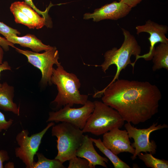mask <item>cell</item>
I'll list each match as a JSON object with an SVG mask.
<instances>
[{
  "label": "cell",
  "instance_id": "6da1fadb",
  "mask_svg": "<svg viewBox=\"0 0 168 168\" xmlns=\"http://www.w3.org/2000/svg\"><path fill=\"white\" fill-rule=\"evenodd\" d=\"M102 95V102L116 110L125 121L134 125L157 114L162 98L157 86L149 82L119 79L93 96Z\"/></svg>",
  "mask_w": 168,
  "mask_h": 168
},
{
  "label": "cell",
  "instance_id": "7a4b0ae2",
  "mask_svg": "<svg viewBox=\"0 0 168 168\" xmlns=\"http://www.w3.org/2000/svg\"><path fill=\"white\" fill-rule=\"evenodd\" d=\"M53 68L51 81L56 86L58 92L51 103L56 104V108L68 105H84L88 100V96L81 94L79 89L81 83L74 73L66 71L61 63Z\"/></svg>",
  "mask_w": 168,
  "mask_h": 168
},
{
  "label": "cell",
  "instance_id": "3957f363",
  "mask_svg": "<svg viewBox=\"0 0 168 168\" xmlns=\"http://www.w3.org/2000/svg\"><path fill=\"white\" fill-rule=\"evenodd\" d=\"M124 37V41L121 47L118 49L114 47L106 51L104 54V60L100 65H95L100 67L105 73L109 67L115 65L117 68L115 74L110 85L119 79L121 71L125 69L129 64L132 65L131 57H135L141 54V48L135 37L128 30L121 28Z\"/></svg>",
  "mask_w": 168,
  "mask_h": 168
},
{
  "label": "cell",
  "instance_id": "277c9868",
  "mask_svg": "<svg viewBox=\"0 0 168 168\" xmlns=\"http://www.w3.org/2000/svg\"><path fill=\"white\" fill-rule=\"evenodd\" d=\"M94 110L82 129L83 133L103 135L115 128H121L125 121L115 110L98 100L94 101Z\"/></svg>",
  "mask_w": 168,
  "mask_h": 168
},
{
  "label": "cell",
  "instance_id": "5b68a950",
  "mask_svg": "<svg viewBox=\"0 0 168 168\" xmlns=\"http://www.w3.org/2000/svg\"><path fill=\"white\" fill-rule=\"evenodd\" d=\"M52 135L57 138L58 154L55 159L64 163L76 156L83 138L82 130L68 123L63 122L52 126Z\"/></svg>",
  "mask_w": 168,
  "mask_h": 168
},
{
  "label": "cell",
  "instance_id": "8992f818",
  "mask_svg": "<svg viewBox=\"0 0 168 168\" xmlns=\"http://www.w3.org/2000/svg\"><path fill=\"white\" fill-rule=\"evenodd\" d=\"M54 125V122H50L41 132L29 136L27 130L23 129L16 136V140L19 146L15 149L16 156L21 159L26 168H31L44 135L47 130Z\"/></svg>",
  "mask_w": 168,
  "mask_h": 168
},
{
  "label": "cell",
  "instance_id": "52a82bcc",
  "mask_svg": "<svg viewBox=\"0 0 168 168\" xmlns=\"http://www.w3.org/2000/svg\"><path fill=\"white\" fill-rule=\"evenodd\" d=\"M15 49L16 51L25 55L29 63L40 71L42 77L40 82L42 85H52L51 79L53 66L61 63L58 61L59 53L55 47L42 53L23 50L16 47Z\"/></svg>",
  "mask_w": 168,
  "mask_h": 168
},
{
  "label": "cell",
  "instance_id": "ba28073f",
  "mask_svg": "<svg viewBox=\"0 0 168 168\" xmlns=\"http://www.w3.org/2000/svg\"><path fill=\"white\" fill-rule=\"evenodd\" d=\"M158 122L153 123L147 128L138 129L132 126L131 123L127 122L124 125L129 138H132L134 142L131 145L135 149L134 154L131 156L132 160H134L138 154L142 152H148L152 154H156L157 145L153 140L150 141L151 133L156 130L168 127L166 124L157 125Z\"/></svg>",
  "mask_w": 168,
  "mask_h": 168
},
{
  "label": "cell",
  "instance_id": "9c48e42d",
  "mask_svg": "<svg viewBox=\"0 0 168 168\" xmlns=\"http://www.w3.org/2000/svg\"><path fill=\"white\" fill-rule=\"evenodd\" d=\"M94 107V102L88 100L82 106L78 108L66 105L55 111L49 112L46 122H66L82 129Z\"/></svg>",
  "mask_w": 168,
  "mask_h": 168
},
{
  "label": "cell",
  "instance_id": "30bf717a",
  "mask_svg": "<svg viewBox=\"0 0 168 168\" xmlns=\"http://www.w3.org/2000/svg\"><path fill=\"white\" fill-rule=\"evenodd\" d=\"M136 34L138 35L142 32H147L150 35L148 38L150 46L149 52L142 55L136 56V59L131 65L134 69L135 64L138 59L143 58L146 61L152 59L155 49V44L158 42L168 43V39L166 35L168 31V27L166 25L159 24L149 20L142 25L137 26L136 27Z\"/></svg>",
  "mask_w": 168,
  "mask_h": 168
},
{
  "label": "cell",
  "instance_id": "8fae6325",
  "mask_svg": "<svg viewBox=\"0 0 168 168\" xmlns=\"http://www.w3.org/2000/svg\"><path fill=\"white\" fill-rule=\"evenodd\" d=\"M132 8L122 1H114L95 9L92 13H85L83 18L92 19L93 21L96 22L105 19L117 20L126 16Z\"/></svg>",
  "mask_w": 168,
  "mask_h": 168
},
{
  "label": "cell",
  "instance_id": "7c38bea8",
  "mask_svg": "<svg viewBox=\"0 0 168 168\" xmlns=\"http://www.w3.org/2000/svg\"><path fill=\"white\" fill-rule=\"evenodd\" d=\"M119 129L115 128L103 134V144L116 155L124 152L133 155L135 149L131 145L127 130Z\"/></svg>",
  "mask_w": 168,
  "mask_h": 168
},
{
  "label": "cell",
  "instance_id": "4fadbf2b",
  "mask_svg": "<svg viewBox=\"0 0 168 168\" xmlns=\"http://www.w3.org/2000/svg\"><path fill=\"white\" fill-rule=\"evenodd\" d=\"M93 143L91 137L87 135H84L82 143L76 151V156L87 160L91 168H95L96 165L107 168L106 163H108V160L97 152Z\"/></svg>",
  "mask_w": 168,
  "mask_h": 168
},
{
  "label": "cell",
  "instance_id": "5bb4252c",
  "mask_svg": "<svg viewBox=\"0 0 168 168\" xmlns=\"http://www.w3.org/2000/svg\"><path fill=\"white\" fill-rule=\"evenodd\" d=\"M7 39L14 44H18L22 47L30 48L33 52H35L47 51L53 47L44 44L35 35L30 34H27L22 37H19L16 35L12 34Z\"/></svg>",
  "mask_w": 168,
  "mask_h": 168
},
{
  "label": "cell",
  "instance_id": "9a60e30c",
  "mask_svg": "<svg viewBox=\"0 0 168 168\" xmlns=\"http://www.w3.org/2000/svg\"><path fill=\"white\" fill-rule=\"evenodd\" d=\"M14 87L6 82L0 86V109L5 111L11 112L19 115V107L13 101Z\"/></svg>",
  "mask_w": 168,
  "mask_h": 168
},
{
  "label": "cell",
  "instance_id": "2e32d148",
  "mask_svg": "<svg viewBox=\"0 0 168 168\" xmlns=\"http://www.w3.org/2000/svg\"><path fill=\"white\" fill-rule=\"evenodd\" d=\"M152 59V69L155 71L162 68L168 70V43H160L155 47Z\"/></svg>",
  "mask_w": 168,
  "mask_h": 168
},
{
  "label": "cell",
  "instance_id": "e0dca14e",
  "mask_svg": "<svg viewBox=\"0 0 168 168\" xmlns=\"http://www.w3.org/2000/svg\"><path fill=\"white\" fill-rule=\"evenodd\" d=\"M13 3L32 21L36 29H40L46 25V19L41 17L37 12L25 2L17 1Z\"/></svg>",
  "mask_w": 168,
  "mask_h": 168
},
{
  "label": "cell",
  "instance_id": "ac0fdd59",
  "mask_svg": "<svg viewBox=\"0 0 168 168\" xmlns=\"http://www.w3.org/2000/svg\"><path fill=\"white\" fill-rule=\"evenodd\" d=\"M91 138L99 150L110 160L114 168H130L128 164L121 160L117 155L106 147L103 144L100 138L96 139Z\"/></svg>",
  "mask_w": 168,
  "mask_h": 168
},
{
  "label": "cell",
  "instance_id": "d6986e66",
  "mask_svg": "<svg viewBox=\"0 0 168 168\" xmlns=\"http://www.w3.org/2000/svg\"><path fill=\"white\" fill-rule=\"evenodd\" d=\"M37 162H33L31 168H65L66 167L58 160L50 159L46 158L42 153L37 152Z\"/></svg>",
  "mask_w": 168,
  "mask_h": 168
},
{
  "label": "cell",
  "instance_id": "ffe728a7",
  "mask_svg": "<svg viewBox=\"0 0 168 168\" xmlns=\"http://www.w3.org/2000/svg\"><path fill=\"white\" fill-rule=\"evenodd\" d=\"M138 156L146 166L152 168H168V161L164 159H159L154 157L151 153L144 154L142 152Z\"/></svg>",
  "mask_w": 168,
  "mask_h": 168
},
{
  "label": "cell",
  "instance_id": "44dd1931",
  "mask_svg": "<svg viewBox=\"0 0 168 168\" xmlns=\"http://www.w3.org/2000/svg\"><path fill=\"white\" fill-rule=\"evenodd\" d=\"M10 10L14 16L16 23L24 25L30 29H34L35 28L32 21L13 3L11 5Z\"/></svg>",
  "mask_w": 168,
  "mask_h": 168
},
{
  "label": "cell",
  "instance_id": "7402d4cb",
  "mask_svg": "<svg viewBox=\"0 0 168 168\" xmlns=\"http://www.w3.org/2000/svg\"><path fill=\"white\" fill-rule=\"evenodd\" d=\"M68 168H91L86 159L75 156L69 161Z\"/></svg>",
  "mask_w": 168,
  "mask_h": 168
},
{
  "label": "cell",
  "instance_id": "603a6c76",
  "mask_svg": "<svg viewBox=\"0 0 168 168\" xmlns=\"http://www.w3.org/2000/svg\"><path fill=\"white\" fill-rule=\"evenodd\" d=\"M0 34L3 35L6 39L12 34H20V33L17 30L1 22H0Z\"/></svg>",
  "mask_w": 168,
  "mask_h": 168
},
{
  "label": "cell",
  "instance_id": "cb8c5ba5",
  "mask_svg": "<svg viewBox=\"0 0 168 168\" xmlns=\"http://www.w3.org/2000/svg\"><path fill=\"white\" fill-rule=\"evenodd\" d=\"M25 2L32 7L39 14L41 15L43 17L45 18L46 19L48 17V12L50 8L53 6H54L52 3H50L49 6L46 8V10L44 11H42L38 9L35 5L34 4L32 0H24Z\"/></svg>",
  "mask_w": 168,
  "mask_h": 168
},
{
  "label": "cell",
  "instance_id": "d4e9b609",
  "mask_svg": "<svg viewBox=\"0 0 168 168\" xmlns=\"http://www.w3.org/2000/svg\"><path fill=\"white\" fill-rule=\"evenodd\" d=\"M13 121L12 119L7 120L4 114L0 111V132L3 130L8 129L12 125Z\"/></svg>",
  "mask_w": 168,
  "mask_h": 168
},
{
  "label": "cell",
  "instance_id": "484cf974",
  "mask_svg": "<svg viewBox=\"0 0 168 168\" xmlns=\"http://www.w3.org/2000/svg\"><path fill=\"white\" fill-rule=\"evenodd\" d=\"M0 46L5 51H8L9 50V46H11L15 48L16 47L14 45V44L8 41L5 38H3L0 36Z\"/></svg>",
  "mask_w": 168,
  "mask_h": 168
},
{
  "label": "cell",
  "instance_id": "4316f807",
  "mask_svg": "<svg viewBox=\"0 0 168 168\" xmlns=\"http://www.w3.org/2000/svg\"><path fill=\"white\" fill-rule=\"evenodd\" d=\"M10 159L7 151L3 150H0V168H3V163Z\"/></svg>",
  "mask_w": 168,
  "mask_h": 168
},
{
  "label": "cell",
  "instance_id": "83f0119b",
  "mask_svg": "<svg viewBox=\"0 0 168 168\" xmlns=\"http://www.w3.org/2000/svg\"><path fill=\"white\" fill-rule=\"evenodd\" d=\"M142 0H119L122 1L131 7V8L136 6Z\"/></svg>",
  "mask_w": 168,
  "mask_h": 168
},
{
  "label": "cell",
  "instance_id": "f1b7e54d",
  "mask_svg": "<svg viewBox=\"0 0 168 168\" xmlns=\"http://www.w3.org/2000/svg\"><path fill=\"white\" fill-rule=\"evenodd\" d=\"M7 70H11V68L8 62L7 61H5L3 62L2 64H0V76L2 71ZM2 85V84L0 83V86Z\"/></svg>",
  "mask_w": 168,
  "mask_h": 168
},
{
  "label": "cell",
  "instance_id": "f546056e",
  "mask_svg": "<svg viewBox=\"0 0 168 168\" xmlns=\"http://www.w3.org/2000/svg\"><path fill=\"white\" fill-rule=\"evenodd\" d=\"M4 52L3 49L0 46V64H2V63L3 58V57Z\"/></svg>",
  "mask_w": 168,
  "mask_h": 168
},
{
  "label": "cell",
  "instance_id": "4dcf8cb0",
  "mask_svg": "<svg viewBox=\"0 0 168 168\" xmlns=\"http://www.w3.org/2000/svg\"><path fill=\"white\" fill-rule=\"evenodd\" d=\"M5 168H13L14 164L12 162H9L6 164L5 166Z\"/></svg>",
  "mask_w": 168,
  "mask_h": 168
}]
</instances>
